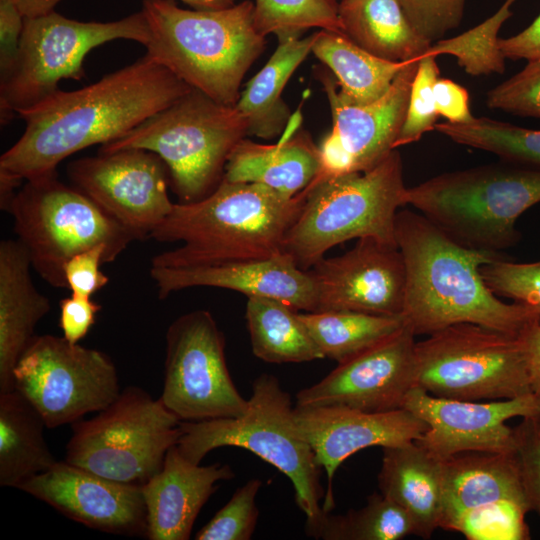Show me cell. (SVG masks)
<instances>
[{
	"instance_id": "6da1fadb",
	"label": "cell",
	"mask_w": 540,
	"mask_h": 540,
	"mask_svg": "<svg viewBox=\"0 0 540 540\" xmlns=\"http://www.w3.org/2000/svg\"><path fill=\"white\" fill-rule=\"evenodd\" d=\"M192 89L146 54L80 89H58L18 111L25 129L1 155L0 177L23 184L57 173L69 156L125 136Z\"/></svg>"
},
{
	"instance_id": "7a4b0ae2",
	"label": "cell",
	"mask_w": 540,
	"mask_h": 540,
	"mask_svg": "<svg viewBox=\"0 0 540 540\" xmlns=\"http://www.w3.org/2000/svg\"><path fill=\"white\" fill-rule=\"evenodd\" d=\"M395 240L406 269L402 318L415 336L458 323L521 336L536 321L532 307L503 302L485 283L481 267L501 253L467 248L408 209L396 215Z\"/></svg>"
},
{
	"instance_id": "3957f363",
	"label": "cell",
	"mask_w": 540,
	"mask_h": 540,
	"mask_svg": "<svg viewBox=\"0 0 540 540\" xmlns=\"http://www.w3.org/2000/svg\"><path fill=\"white\" fill-rule=\"evenodd\" d=\"M306 195L307 189L289 198L259 184L222 180L203 199L174 203L151 238L181 246L156 254L151 266L191 267L280 255Z\"/></svg>"
},
{
	"instance_id": "277c9868",
	"label": "cell",
	"mask_w": 540,
	"mask_h": 540,
	"mask_svg": "<svg viewBox=\"0 0 540 540\" xmlns=\"http://www.w3.org/2000/svg\"><path fill=\"white\" fill-rule=\"evenodd\" d=\"M141 10L149 29L145 54L191 88L235 106L244 75L265 48L254 2L189 10L173 0H143Z\"/></svg>"
},
{
	"instance_id": "5b68a950",
	"label": "cell",
	"mask_w": 540,
	"mask_h": 540,
	"mask_svg": "<svg viewBox=\"0 0 540 540\" xmlns=\"http://www.w3.org/2000/svg\"><path fill=\"white\" fill-rule=\"evenodd\" d=\"M180 430L176 446L194 464H200L214 449L237 447L286 475L293 485L295 502L306 516V534L317 538L329 514L320 504L325 497L322 468L295 426L291 397L277 377L263 373L253 381L247 408L241 415L181 421Z\"/></svg>"
},
{
	"instance_id": "8992f818",
	"label": "cell",
	"mask_w": 540,
	"mask_h": 540,
	"mask_svg": "<svg viewBox=\"0 0 540 540\" xmlns=\"http://www.w3.org/2000/svg\"><path fill=\"white\" fill-rule=\"evenodd\" d=\"M540 202V168L502 160L434 176L406 189L405 204L459 244L494 253L520 240L517 219Z\"/></svg>"
},
{
	"instance_id": "52a82bcc",
	"label": "cell",
	"mask_w": 540,
	"mask_h": 540,
	"mask_svg": "<svg viewBox=\"0 0 540 540\" xmlns=\"http://www.w3.org/2000/svg\"><path fill=\"white\" fill-rule=\"evenodd\" d=\"M406 189L397 149L370 170L312 182L282 253L309 270L328 250L352 239L372 237L397 245L395 219L406 205Z\"/></svg>"
},
{
	"instance_id": "ba28073f",
	"label": "cell",
	"mask_w": 540,
	"mask_h": 540,
	"mask_svg": "<svg viewBox=\"0 0 540 540\" xmlns=\"http://www.w3.org/2000/svg\"><path fill=\"white\" fill-rule=\"evenodd\" d=\"M247 135V122L236 106L192 89L98 152L139 148L157 154L180 203H190L219 186L230 153Z\"/></svg>"
},
{
	"instance_id": "9c48e42d",
	"label": "cell",
	"mask_w": 540,
	"mask_h": 540,
	"mask_svg": "<svg viewBox=\"0 0 540 540\" xmlns=\"http://www.w3.org/2000/svg\"><path fill=\"white\" fill-rule=\"evenodd\" d=\"M32 268L50 286L67 288L64 265L74 255L105 245L111 263L134 236L57 173L26 180L7 211Z\"/></svg>"
},
{
	"instance_id": "30bf717a",
	"label": "cell",
	"mask_w": 540,
	"mask_h": 540,
	"mask_svg": "<svg viewBox=\"0 0 540 540\" xmlns=\"http://www.w3.org/2000/svg\"><path fill=\"white\" fill-rule=\"evenodd\" d=\"M181 420L137 386L91 419L72 424L65 461L100 476L142 486L158 473L181 434Z\"/></svg>"
},
{
	"instance_id": "8fae6325",
	"label": "cell",
	"mask_w": 540,
	"mask_h": 540,
	"mask_svg": "<svg viewBox=\"0 0 540 540\" xmlns=\"http://www.w3.org/2000/svg\"><path fill=\"white\" fill-rule=\"evenodd\" d=\"M414 356L416 386L436 397L491 401L532 394L521 336L458 323L416 342Z\"/></svg>"
},
{
	"instance_id": "7c38bea8",
	"label": "cell",
	"mask_w": 540,
	"mask_h": 540,
	"mask_svg": "<svg viewBox=\"0 0 540 540\" xmlns=\"http://www.w3.org/2000/svg\"><path fill=\"white\" fill-rule=\"evenodd\" d=\"M118 39L146 45L149 29L142 10L109 22L78 21L55 11L25 19L15 66L0 82L1 124L57 91L61 80L84 78L87 54Z\"/></svg>"
},
{
	"instance_id": "4fadbf2b",
	"label": "cell",
	"mask_w": 540,
	"mask_h": 540,
	"mask_svg": "<svg viewBox=\"0 0 540 540\" xmlns=\"http://www.w3.org/2000/svg\"><path fill=\"white\" fill-rule=\"evenodd\" d=\"M14 389L41 414L47 428L99 412L120 394L115 364L104 352L63 336L36 335L13 372Z\"/></svg>"
},
{
	"instance_id": "5bb4252c",
	"label": "cell",
	"mask_w": 540,
	"mask_h": 540,
	"mask_svg": "<svg viewBox=\"0 0 540 540\" xmlns=\"http://www.w3.org/2000/svg\"><path fill=\"white\" fill-rule=\"evenodd\" d=\"M160 400L181 421L236 417L248 399L236 388L225 358V337L213 315L194 310L176 318L166 336Z\"/></svg>"
},
{
	"instance_id": "9a60e30c",
	"label": "cell",
	"mask_w": 540,
	"mask_h": 540,
	"mask_svg": "<svg viewBox=\"0 0 540 540\" xmlns=\"http://www.w3.org/2000/svg\"><path fill=\"white\" fill-rule=\"evenodd\" d=\"M418 62L408 61L387 93L367 104L345 97L329 70L317 72L333 124L319 146L320 169L314 181L370 170L395 149Z\"/></svg>"
},
{
	"instance_id": "2e32d148",
	"label": "cell",
	"mask_w": 540,
	"mask_h": 540,
	"mask_svg": "<svg viewBox=\"0 0 540 540\" xmlns=\"http://www.w3.org/2000/svg\"><path fill=\"white\" fill-rule=\"evenodd\" d=\"M71 184L125 227L135 240L150 239L174 203L169 170L155 153L125 148L71 161Z\"/></svg>"
},
{
	"instance_id": "e0dca14e",
	"label": "cell",
	"mask_w": 540,
	"mask_h": 540,
	"mask_svg": "<svg viewBox=\"0 0 540 540\" xmlns=\"http://www.w3.org/2000/svg\"><path fill=\"white\" fill-rule=\"evenodd\" d=\"M415 334L404 324L392 335L338 363L296 394V406H343L366 412L401 409L416 386Z\"/></svg>"
},
{
	"instance_id": "ac0fdd59",
	"label": "cell",
	"mask_w": 540,
	"mask_h": 540,
	"mask_svg": "<svg viewBox=\"0 0 540 540\" xmlns=\"http://www.w3.org/2000/svg\"><path fill=\"white\" fill-rule=\"evenodd\" d=\"M428 425L415 442L434 457L444 460L464 452L511 453L514 417L540 416L533 394L491 401L457 400L433 396L418 386L406 395L403 405Z\"/></svg>"
},
{
	"instance_id": "d6986e66",
	"label": "cell",
	"mask_w": 540,
	"mask_h": 540,
	"mask_svg": "<svg viewBox=\"0 0 540 540\" xmlns=\"http://www.w3.org/2000/svg\"><path fill=\"white\" fill-rule=\"evenodd\" d=\"M309 272L316 287V311L402 316L406 269L397 245L360 238L352 249L323 257Z\"/></svg>"
},
{
	"instance_id": "ffe728a7",
	"label": "cell",
	"mask_w": 540,
	"mask_h": 540,
	"mask_svg": "<svg viewBox=\"0 0 540 540\" xmlns=\"http://www.w3.org/2000/svg\"><path fill=\"white\" fill-rule=\"evenodd\" d=\"M18 489L91 529L147 535L146 506L139 485L110 480L63 460Z\"/></svg>"
},
{
	"instance_id": "44dd1931",
	"label": "cell",
	"mask_w": 540,
	"mask_h": 540,
	"mask_svg": "<svg viewBox=\"0 0 540 540\" xmlns=\"http://www.w3.org/2000/svg\"><path fill=\"white\" fill-rule=\"evenodd\" d=\"M294 422L326 472L323 509L327 513L334 507V475L348 457L374 446L384 448L416 441L428 429L424 421L403 408L366 412L343 406H295Z\"/></svg>"
},
{
	"instance_id": "7402d4cb",
	"label": "cell",
	"mask_w": 540,
	"mask_h": 540,
	"mask_svg": "<svg viewBox=\"0 0 540 540\" xmlns=\"http://www.w3.org/2000/svg\"><path fill=\"white\" fill-rule=\"evenodd\" d=\"M160 299L192 287L234 290L247 297L281 300L295 309L316 311L317 294L309 270L285 254L267 259L241 260L191 267H150Z\"/></svg>"
},
{
	"instance_id": "603a6c76",
	"label": "cell",
	"mask_w": 540,
	"mask_h": 540,
	"mask_svg": "<svg viewBox=\"0 0 540 540\" xmlns=\"http://www.w3.org/2000/svg\"><path fill=\"white\" fill-rule=\"evenodd\" d=\"M234 477L229 464H194L173 445L161 470L141 486L147 514L146 537L189 539L200 510L217 490L218 483Z\"/></svg>"
},
{
	"instance_id": "cb8c5ba5",
	"label": "cell",
	"mask_w": 540,
	"mask_h": 540,
	"mask_svg": "<svg viewBox=\"0 0 540 540\" xmlns=\"http://www.w3.org/2000/svg\"><path fill=\"white\" fill-rule=\"evenodd\" d=\"M301 122L297 110L276 144L242 139L228 157L223 180L259 184L289 198L307 189L319 172L320 154Z\"/></svg>"
},
{
	"instance_id": "d4e9b609",
	"label": "cell",
	"mask_w": 540,
	"mask_h": 540,
	"mask_svg": "<svg viewBox=\"0 0 540 540\" xmlns=\"http://www.w3.org/2000/svg\"><path fill=\"white\" fill-rule=\"evenodd\" d=\"M501 502L530 512L513 452H464L442 460L440 528L452 530L465 513Z\"/></svg>"
},
{
	"instance_id": "484cf974",
	"label": "cell",
	"mask_w": 540,
	"mask_h": 540,
	"mask_svg": "<svg viewBox=\"0 0 540 540\" xmlns=\"http://www.w3.org/2000/svg\"><path fill=\"white\" fill-rule=\"evenodd\" d=\"M32 264L17 239L0 243V393L14 390L13 372L50 301L34 285Z\"/></svg>"
},
{
	"instance_id": "4316f807",
	"label": "cell",
	"mask_w": 540,
	"mask_h": 540,
	"mask_svg": "<svg viewBox=\"0 0 540 540\" xmlns=\"http://www.w3.org/2000/svg\"><path fill=\"white\" fill-rule=\"evenodd\" d=\"M382 449L380 492L410 515L414 535L429 539L442 518V460L415 441Z\"/></svg>"
},
{
	"instance_id": "83f0119b",
	"label": "cell",
	"mask_w": 540,
	"mask_h": 540,
	"mask_svg": "<svg viewBox=\"0 0 540 540\" xmlns=\"http://www.w3.org/2000/svg\"><path fill=\"white\" fill-rule=\"evenodd\" d=\"M338 17L342 33L388 61L420 59L431 46L413 28L399 0H339Z\"/></svg>"
},
{
	"instance_id": "f1b7e54d",
	"label": "cell",
	"mask_w": 540,
	"mask_h": 540,
	"mask_svg": "<svg viewBox=\"0 0 540 540\" xmlns=\"http://www.w3.org/2000/svg\"><path fill=\"white\" fill-rule=\"evenodd\" d=\"M314 39L315 33L278 41L270 59L247 83L235 106L247 122L248 135L272 139L283 134L292 114L282 93L297 67L311 53Z\"/></svg>"
},
{
	"instance_id": "f546056e",
	"label": "cell",
	"mask_w": 540,
	"mask_h": 540,
	"mask_svg": "<svg viewBox=\"0 0 540 540\" xmlns=\"http://www.w3.org/2000/svg\"><path fill=\"white\" fill-rule=\"evenodd\" d=\"M41 414L17 390L0 393V486L17 488L57 462Z\"/></svg>"
},
{
	"instance_id": "4dcf8cb0",
	"label": "cell",
	"mask_w": 540,
	"mask_h": 540,
	"mask_svg": "<svg viewBox=\"0 0 540 540\" xmlns=\"http://www.w3.org/2000/svg\"><path fill=\"white\" fill-rule=\"evenodd\" d=\"M311 53L334 75L343 95L357 104L371 103L384 96L408 62L379 58L341 31L326 29L315 33Z\"/></svg>"
},
{
	"instance_id": "1f68e13d",
	"label": "cell",
	"mask_w": 540,
	"mask_h": 540,
	"mask_svg": "<svg viewBox=\"0 0 540 540\" xmlns=\"http://www.w3.org/2000/svg\"><path fill=\"white\" fill-rule=\"evenodd\" d=\"M247 298L245 318L257 358L277 364L324 359L297 309L274 298Z\"/></svg>"
},
{
	"instance_id": "d6a6232c",
	"label": "cell",
	"mask_w": 540,
	"mask_h": 540,
	"mask_svg": "<svg viewBox=\"0 0 540 540\" xmlns=\"http://www.w3.org/2000/svg\"><path fill=\"white\" fill-rule=\"evenodd\" d=\"M324 358L341 363L395 333L402 316L328 310L299 313Z\"/></svg>"
},
{
	"instance_id": "836d02e7",
	"label": "cell",
	"mask_w": 540,
	"mask_h": 540,
	"mask_svg": "<svg viewBox=\"0 0 540 540\" xmlns=\"http://www.w3.org/2000/svg\"><path fill=\"white\" fill-rule=\"evenodd\" d=\"M435 130L453 142L488 151L502 160L540 168V130L486 117L468 123L442 122Z\"/></svg>"
},
{
	"instance_id": "e575fe53",
	"label": "cell",
	"mask_w": 540,
	"mask_h": 540,
	"mask_svg": "<svg viewBox=\"0 0 540 540\" xmlns=\"http://www.w3.org/2000/svg\"><path fill=\"white\" fill-rule=\"evenodd\" d=\"M414 535L410 515L397 503L373 493L360 509L325 517L317 539L324 540H400Z\"/></svg>"
},
{
	"instance_id": "d590c367",
	"label": "cell",
	"mask_w": 540,
	"mask_h": 540,
	"mask_svg": "<svg viewBox=\"0 0 540 540\" xmlns=\"http://www.w3.org/2000/svg\"><path fill=\"white\" fill-rule=\"evenodd\" d=\"M514 1L506 0L495 14L476 27L434 42L426 54L455 56L459 66L472 76L503 73L506 58L498 47V32L511 16L510 8Z\"/></svg>"
},
{
	"instance_id": "8d00e7d4",
	"label": "cell",
	"mask_w": 540,
	"mask_h": 540,
	"mask_svg": "<svg viewBox=\"0 0 540 540\" xmlns=\"http://www.w3.org/2000/svg\"><path fill=\"white\" fill-rule=\"evenodd\" d=\"M254 22L263 36L275 34L278 41L310 28L341 31L334 0H255Z\"/></svg>"
},
{
	"instance_id": "74e56055",
	"label": "cell",
	"mask_w": 540,
	"mask_h": 540,
	"mask_svg": "<svg viewBox=\"0 0 540 540\" xmlns=\"http://www.w3.org/2000/svg\"><path fill=\"white\" fill-rule=\"evenodd\" d=\"M260 479L248 480L196 534L197 540H249L258 521L256 496Z\"/></svg>"
},
{
	"instance_id": "f35d334b",
	"label": "cell",
	"mask_w": 540,
	"mask_h": 540,
	"mask_svg": "<svg viewBox=\"0 0 540 540\" xmlns=\"http://www.w3.org/2000/svg\"><path fill=\"white\" fill-rule=\"evenodd\" d=\"M434 55L419 59L414 76L405 119L395 143V149L418 141L426 132L435 129L439 117L435 107L434 85L440 78Z\"/></svg>"
},
{
	"instance_id": "ab89813d",
	"label": "cell",
	"mask_w": 540,
	"mask_h": 540,
	"mask_svg": "<svg viewBox=\"0 0 540 540\" xmlns=\"http://www.w3.org/2000/svg\"><path fill=\"white\" fill-rule=\"evenodd\" d=\"M480 272L495 295L532 307L540 325V261L516 263L502 258L483 265Z\"/></svg>"
},
{
	"instance_id": "60d3db41",
	"label": "cell",
	"mask_w": 540,
	"mask_h": 540,
	"mask_svg": "<svg viewBox=\"0 0 540 540\" xmlns=\"http://www.w3.org/2000/svg\"><path fill=\"white\" fill-rule=\"evenodd\" d=\"M526 511L512 502H501L462 515L451 531L467 539H528Z\"/></svg>"
},
{
	"instance_id": "b9f144b4",
	"label": "cell",
	"mask_w": 540,
	"mask_h": 540,
	"mask_svg": "<svg viewBox=\"0 0 540 540\" xmlns=\"http://www.w3.org/2000/svg\"><path fill=\"white\" fill-rule=\"evenodd\" d=\"M486 105L521 117L540 118V59L489 90Z\"/></svg>"
},
{
	"instance_id": "7bdbcfd3",
	"label": "cell",
	"mask_w": 540,
	"mask_h": 540,
	"mask_svg": "<svg viewBox=\"0 0 540 540\" xmlns=\"http://www.w3.org/2000/svg\"><path fill=\"white\" fill-rule=\"evenodd\" d=\"M514 456L530 511L540 515V416L524 417L513 428Z\"/></svg>"
},
{
	"instance_id": "ee69618b",
	"label": "cell",
	"mask_w": 540,
	"mask_h": 540,
	"mask_svg": "<svg viewBox=\"0 0 540 540\" xmlns=\"http://www.w3.org/2000/svg\"><path fill=\"white\" fill-rule=\"evenodd\" d=\"M416 32L429 43L457 28L466 0H399Z\"/></svg>"
},
{
	"instance_id": "f6af8a7d",
	"label": "cell",
	"mask_w": 540,
	"mask_h": 540,
	"mask_svg": "<svg viewBox=\"0 0 540 540\" xmlns=\"http://www.w3.org/2000/svg\"><path fill=\"white\" fill-rule=\"evenodd\" d=\"M111 263L105 245H97L72 256L64 265L67 288L71 293L92 297L109 282L101 265Z\"/></svg>"
},
{
	"instance_id": "bcb514c9",
	"label": "cell",
	"mask_w": 540,
	"mask_h": 540,
	"mask_svg": "<svg viewBox=\"0 0 540 540\" xmlns=\"http://www.w3.org/2000/svg\"><path fill=\"white\" fill-rule=\"evenodd\" d=\"M101 305L92 297L71 293L59 301V327L63 337L72 344L79 343L86 337L94 325Z\"/></svg>"
},
{
	"instance_id": "7dc6e473",
	"label": "cell",
	"mask_w": 540,
	"mask_h": 540,
	"mask_svg": "<svg viewBox=\"0 0 540 540\" xmlns=\"http://www.w3.org/2000/svg\"><path fill=\"white\" fill-rule=\"evenodd\" d=\"M25 18L12 0H0V82L15 66Z\"/></svg>"
},
{
	"instance_id": "c3c4849f",
	"label": "cell",
	"mask_w": 540,
	"mask_h": 540,
	"mask_svg": "<svg viewBox=\"0 0 540 540\" xmlns=\"http://www.w3.org/2000/svg\"><path fill=\"white\" fill-rule=\"evenodd\" d=\"M433 92L438 116L451 123H468L474 119L470 111L469 94L463 86L450 79L439 78Z\"/></svg>"
},
{
	"instance_id": "681fc988",
	"label": "cell",
	"mask_w": 540,
	"mask_h": 540,
	"mask_svg": "<svg viewBox=\"0 0 540 540\" xmlns=\"http://www.w3.org/2000/svg\"><path fill=\"white\" fill-rule=\"evenodd\" d=\"M498 47L506 59H540V13L520 33L504 39L499 38Z\"/></svg>"
},
{
	"instance_id": "f907efd6",
	"label": "cell",
	"mask_w": 540,
	"mask_h": 540,
	"mask_svg": "<svg viewBox=\"0 0 540 540\" xmlns=\"http://www.w3.org/2000/svg\"><path fill=\"white\" fill-rule=\"evenodd\" d=\"M521 337L525 347L531 393L540 405V325L533 322Z\"/></svg>"
},
{
	"instance_id": "816d5d0a",
	"label": "cell",
	"mask_w": 540,
	"mask_h": 540,
	"mask_svg": "<svg viewBox=\"0 0 540 540\" xmlns=\"http://www.w3.org/2000/svg\"><path fill=\"white\" fill-rule=\"evenodd\" d=\"M25 19L37 18L54 12L62 0H12Z\"/></svg>"
},
{
	"instance_id": "f5cc1de1",
	"label": "cell",
	"mask_w": 540,
	"mask_h": 540,
	"mask_svg": "<svg viewBox=\"0 0 540 540\" xmlns=\"http://www.w3.org/2000/svg\"><path fill=\"white\" fill-rule=\"evenodd\" d=\"M196 10H219L231 7L242 0H180Z\"/></svg>"
},
{
	"instance_id": "db71d44e",
	"label": "cell",
	"mask_w": 540,
	"mask_h": 540,
	"mask_svg": "<svg viewBox=\"0 0 540 540\" xmlns=\"http://www.w3.org/2000/svg\"><path fill=\"white\" fill-rule=\"evenodd\" d=\"M334 1L338 2L339 0H334Z\"/></svg>"
}]
</instances>
